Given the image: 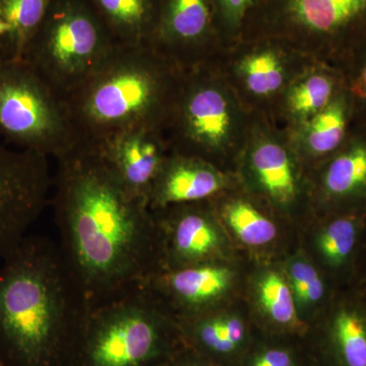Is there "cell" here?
<instances>
[{
  "mask_svg": "<svg viewBox=\"0 0 366 366\" xmlns=\"http://www.w3.org/2000/svg\"><path fill=\"white\" fill-rule=\"evenodd\" d=\"M223 187L222 175L199 159H166L152 187L149 207L156 211L174 204L199 203Z\"/></svg>",
  "mask_w": 366,
  "mask_h": 366,
  "instance_id": "12",
  "label": "cell"
},
{
  "mask_svg": "<svg viewBox=\"0 0 366 366\" xmlns=\"http://www.w3.org/2000/svg\"><path fill=\"white\" fill-rule=\"evenodd\" d=\"M211 25L212 0H159L151 45L163 54L189 51L208 37Z\"/></svg>",
  "mask_w": 366,
  "mask_h": 366,
  "instance_id": "13",
  "label": "cell"
},
{
  "mask_svg": "<svg viewBox=\"0 0 366 366\" xmlns=\"http://www.w3.org/2000/svg\"><path fill=\"white\" fill-rule=\"evenodd\" d=\"M325 184L335 197L352 196L366 187V147H354L335 159L327 168Z\"/></svg>",
  "mask_w": 366,
  "mask_h": 366,
  "instance_id": "19",
  "label": "cell"
},
{
  "mask_svg": "<svg viewBox=\"0 0 366 366\" xmlns=\"http://www.w3.org/2000/svg\"><path fill=\"white\" fill-rule=\"evenodd\" d=\"M354 91L360 97L366 98V64L354 86Z\"/></svg>",
  "mask_w": 366,
  "mask_h": 366,
  "instance_id": "31",
  "label": "cell"
},
{
  "mask_svg": "<svg viewBox=\"0 0 366 366\" xmlns=\"http://www.w3.org/2000/svg\"><path fill=\"white\" fill-rule=\"evenodd\" d=\"M0 366H4V363L1 362V360H0Z\"/></svg>",
  "mask_w": 366,
  "mask_h": 366,
  "instance_id": "32",
  "label": "cell"
},
{
  "mask_svg": "<svg viewBox=\"0 0 366 366\" xmlns=\"http://www.w3.org/2000/svg\"><path fill=\"white\" fill-rule=\"evenodd\" d=\"M224 220L243 243L252 247L268 244L274 239V224L245 202H233L223 209Z\"/></svg>",
  "mask_w": 366,
  "mask_h": 366,
  "instance_id": "20",
  "label": "cell"
},
{
  "mask_svg": "<svg viewBox=\"0 0 366 366\" xmlns=\"http://www.w3.org/2000/svg\"><path fill=\"white\" fill-rule=\"evenodd\" d=\"M118 45H151L159 0H90Z\"/></svg>",
  "mask_w": 366,
  "mask_h": 366,
  "instance_id": "14",
  "label": "cell"
},
{
  "mask_svg": "<svg viewBox=\"0 0 366 366\" xmlns=\"http://www.w3.org/2000/svg\"><path fill=\"white\" fill-rule=\"evenodd\" d=\"M93 146L97 147L127 192L149 206L152 187L166 160L159 129H131Z\"/></svg>",
  "mask_w": 366,
  "mask_h": 366,
  "instance_id": "9",
  "label": "cell"
},
{
  "mask_svg": "<svg viewBox=\"0 0 366 366\" xmlns=\"http://www.w3.org/2000/svg\"><path fill=\"white\" fill-rule=\"evenodd\" d=\"M167 217L154 213L160 247V269H172L211 262L222 247L220 231L204 211L174 204Z\"/></svg>",
  "mask_w": 366,
  "mask_h": 366,
  "instance_id": "8",
  "label": "cell"
},
{
  "mask_svg": "<svg viewBox=\"0 0 366 366\" xmlns=\"http://www.w3.org/2000/svg\"><path fill=\"white\" fill-rule=\"evenodd\" d=\"M357 236L358 224L355 219H337L320 236V252L332 266H341L352 254Z\"/></svg>",
  "mask_w": 366,
  "mask_h": 366,
  "instance_id": "24",
  "label": "cell"
},
{
  "mask_svg": "<svg viewBox=\"0 0 366 366\" xmlns=\"http://www.w3.org/2000/svg\"><path fill=\"white\" fill-rule=\"evenodd\" d=\"M257 295L266 314L277 324L292 326L297 320L292 290L280 274L268 272L257 284Z\"/></svg>",
  "mask_w": 366,
  "mask_h": 366,
  "instance_id": "22",
  "label": "cell"
},
{
  "mask_svg": "<svg viewBox=\"0 0 366 366\" xmlns=\"http://www.w3.org/2000/svg\"><path fill=\"white\" fill-rule=\"evenodd\" d=\"M366 0H287L285 11L298 28L315 34H331L357 20Z\"/></svg>",
  "mask_w": 366,
  "mask_h": 366,
  "instance_id": "15",
  "label": "cell"
},
{
  "mask_svg": "<svg viewBox=\"0 0 366 366\" xmlns=\"http://www.w3.org/2000/svg\"><path fill=\"white\" fill-rule=\"evenodd\" d=\"M117 46L90 0H51L21 59L66 99Z\"/></svg>",
  "mask_w": 366,
  "mask_h": 366,
  "instance_id": "5",
  "label": "cell"
},
{
  "mask_svg": "<svg viewBox=\"0 0 366 366\" xmlns=\"http://www.w3.org/2000/svg\"><path fill=\"white\" fill-rule=\"evenodd\" d=\"M232 274L226 267L213 262L182 268L159 269L144 284L160 305L182 307L185 315L197 314L226 292Z\"/></svg>",
  "mask_w": 366,
  "mask_h": 366,
  "instance_id": "10",
  "label": "cell"
},
{
  "mask_svg": "<svg viewBox=\"0 0 366 366\" xmlns=\"http://www.w3.org/2000/svg\"><path fill=\"white\" fill-rule=\"evenodd\" d=\"M164 366H212L206 357L199 355L196 351L184 346L175 353Z\"/></svg>",
  "mask_w": 366,
  "mask_h": 366,
  "instance_id": "30",
  "label": "cell"
},
{
  "mask_svg": "<svg viewBox=\"0 0 366 366\" xmlns=\"http://www.w3.org/2000/svg\"><path fill=\"white\" fill-rule=\"evenodd\" d=\"M330 344L336 366H366V315L341 308L331 322Z\"/></svg>",
  "mask_w": 366,
  "mask_h": 366,
  "instance_id": "18",
  "label": "cell"
},
{
  "mask_svg": "<svg viewBox=\"0 0 366 366\" xmlns=\"http://www.w3.org/2000/svg\"><path fill=\"white\" fill-rule=\"evenodd\" d=\"M289 278L296 298L303 305H315L325 295L324 282L317 269L307 262H293L289 267Z\"/></svg>",
  "mask_w": 366,
  "mask_h": 366,
  "instance_id": "26",
  "label": "cell"
},
{
  "mask_svg": "<svg viewBox=\"0 0 366 366\" xmlns=\"http://www.w3.org/2000/svg\"><path fill=\"white\" fill-rule=\"evenodd\" d=\"M224 338L239 347L244 341L245 329L242 320L237 317H219Z\"/></svg>",
  "mask_w": 366,
  "mask_h": 366,
  "instance_id": "28",
  "label": "cell"
},
{
  "mask_svg": "<svg viewBox=\"0 0 366 366\" xmlns=\"http://www.w3.org/2000/svg\"><path fill=\"white\" fill-rule=\"evenodd\" d=\"M345 129V108L337 101L312 117L305 132V142L315 154L329 153L343 141Z\"/></svg>",
  "mask_w": 366,
  "mask_h": 366,
  "instance_id": "21",
  "label": "cell"
},
{
  "mask_svg": "<svg viewBox=\"0 0 366 366\" xmlns=\"http://www.w3.org/2000/svg\"><path fill=\"white\" fill-rule=\"evenodd\" d=\"M184 346L177 322L141 289L86 310L69 366H164Z\"/></svg>",
  "mask_w": 366,
  "mask_h": 366,
  "instance_id": "4",
  "label": "cell"
},
{
  "mask_svg": "<svg viewBox=\"0 0 366 366\" xmlns=\"http://www.w3.org/2000/svg\"><path fill=\"white\" fill-rule=\"evenodd\" d=\"M254 173L269 196L280 204H288L296 194L292 163L280 144L262 143L252 155Z\"/></svg>",
  "mask_w": 366,
  "mask_h": 366,
  "instance_id": "17",
  "label": "cell"
},
{
  "mask_svg": "<svg viewBox=\"0 0 366 366\" xmlns=\"http://www.w3.org/2000/svg\"><path fill=\"white\" fill-rule=\"evenodd\" d=\"M86 312L59 244L28 234L0 264V360L69 366Z\"/></svg>",
  "mask_w": 366,
  "mask_h": 366,
  "instance_id": "2",
  "label": "cell"
},
{
  "mask_svg": "<svg viewBox=\"0 0 366 366\" xmlns=\"http://www.w3.org/2000/svg\"><path fill=\"white\" fill-rule=\"evenodd\" d=\"M332 90L329 79L315 74L292 89L289 94V107L298 117H315L329 104Z\"/></svg>",
  "mask_w": 366,
  "mask_h": 366,
  "instance_id": "25",
  "label": "cell"
},
{
  "mask_svg": "<svg viewBox=\"0 0 366 366\" xmlns=\"http://www.w3.org/2000/svg\"><path fill=\"white\" fill-rule=\"evenodd\" d=\"M51 0H0V18L7 33L0 41V59H23Z\"/></svg>",
  "mask_w": 366,
  "mask_h": 366,
  "instance_id": "16",
  "label": "cell"
},
{
  "mask_svg": "<svg viewBox=\"0 0 366 366\" xmlns=\"http://www.w3.org/2000/svg\"><path fill=\"white\" fill-rule=\"evenodd\" d=\"M174 104L183 143L197 150H217L227 141L231 117L222 92L208 84H192Z\"/></svg>",
  "mask_w": 366,
  "mask_h": 366,
  "instance_id": "11",
  "label": "cell"
},
{
  "mask_svg": "<svg viewBox=\"0 0 366 366\" xmlns=\"http://www.w3.org/2000/svg\"><path fill=\"white\" fill-rule=\"evenodd\" d=\"M48 159L0 144V259L20 244L47 204Z\"/></svg>",
  "mask_w": 366,
  "mask_h": 366,
  "instance_id": "7",
  "label": "cell"
},
{
  "mask_svg": "<svg viewBox=\"0 0 366 366\" xmlns=\"http://www.w3.org/2000/svg\"><path fill=\"white\" fill-rule=\"evenodd\" d=\"M57 165L59 247L86 310L141 290L161 269L150 207L127 192L93 144H79Z\"/></svg>",
  "mask_w": 366,
  "mask_h": 366,
  "instance_id": "1",
  "label": "cell"
},
{
  "mask_svg": "<svg viewBox=\"0 0 366 366\" xmlns=\"http://www.w3.org/2000/svg\"><path fill=\"white\" fill-rule=\"evenodd\" d=\"M255 0H216L224 18L231 23H238Z\"/></svg>",
  "mask_w": 366,
  "mask_h": 366,
  "instance_id": "29",
  "label": "cell"
},
{
  "mask_svg": "<svg viewBox=\"0 0 366 366\" xmlns=\"http://www.w3.org/2000/svg\"><path fill=\"white\" fill-rule=\"evenodd\" d=\"M0 132L19 150L56 160L79 144L66 100L24 59H0Z\"/></svg>",
  "mask_w": 366,
  "mask_h": 366,
  "instance_id": "6",
  "label": "cell"
},
{
  "mask_svg": "<svg viewBox=\"0 0 366 366\" xmlns=\"http://www.w3.org/2000/svg\"><path fill=\"white\" fill-rule=\"evenodd\" d=\"M245 84L255 95H271L283 84V67L274 53H255L243 59L239 66Z\"/></svg>",
  "mask_w": 366,
  "mask_h": 366,
  "instance_id": "23",
  "label": "cell"
},
{
  "mask_svg": "<svg viewBox=\"0 0 366 366\" xmlns=\"http://www.w3.org/2000/svg\"><path fill=\"white\" fill-rule=\"evenodd\" d=\"M250 366H295V360L285 349L272 348L259 354Z\"/></svg>",
  "mask_w": 366,
  "mask_h": 366,
  "instance_id": "27",
  "label": "cell"
},
{
  "mask_svg": "<svg viewBox=\"0 0 366 366\" xmlns=\"http://www.w3.org/2000/svg\"><path fill=\"white\" fill-rule=\"evenodd\" d=\"M165 54L152 45L122 46L67 96L79 144H95L131 129H160L175 104Z\"/></svg>",
  "mask_w": 366,
  "mask_h": 366,
  "instance_id": "3",
  "label": "cell"
}]
</instances>
